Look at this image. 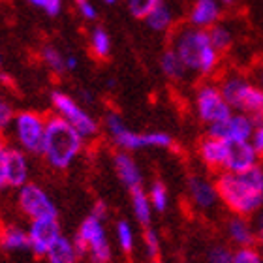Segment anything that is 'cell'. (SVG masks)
<instances>
[{
    "mask_svg": "<svg viewBox=\"0 0 263 263\" xmlns=\"http://www.w3.org/2000/svg\"><path fill=\"white\" fill-rule=\"evenodd\" d=\"M160 68L164 71L165 77H170L173 81H182V79H186L188 71L184 68V64L181 62V59L177 57V53L173 49H165L160 57Z\"/></svg>",
    "mask_w": 263,
    "mask_h": 263,
    "instance_id": "cell-24",
    "label": "cell"
},
{
    "mask_svg": "<svg viewBox=\"0 0 263 263\" xmlns=\"http://www.w3.org/2000/svg\"><path fill=\"white\" fill-rule=\"evenodd\" d=\"M88 45L94 59L105 61L111 55V38L104 27H94L88 34Z\"/></svg>",
    "mask_w": 263,
    "mask_h": 263,
    "instance_id": "cell-25",
    "label": "cell"
},
{
    "mask_svg": "<svg viewBox=\"0 0 263 263\" xmlns=\"http://www.w3.org/2000/svg\"><path fill=\"white\" fill-rule=\"evenodd\" d=\"M0 248L8 254L28 252L27 228L15 222H2L0 224Z\"/></svg>",
    "mask_w": 263,
    "mask_h": 263,
    "instance_id": "cell-20",
    "label": "cell"
},
{
    "mask_svg": "<svg viewBox=\"0 0 263 263\" xmlns=\"http://www.w3.org/2000/svg\"><path fill=\"white\" fill-rule=\"evenodd\" d=\"M222 19V6L220 0H194L190 13H188V25L196 28H211Z\"/></svg>",
    "mask_w": 263,
    "mask_h": 263,
    "instance_id": "cell-19",
    "label": "cell"
},
{
    "mask_svg": "<svg viewBox=\"0 0 263 263\" xmlns=\"http://www.w3.org/2000/svg\"><path fill=\"white\" fill-rule=\"evenodd\" d=\"M104 130L109 137V141L115 145L119 151L126 153H136V151H145V148H171L173 147V137L167 132H136L128 128L121 113L117 111H107L104 117Z\"/></svg>",
    "mask_w": 263,
    "mask_h": 263,
    "instance_id": "cell-4",
    "label": "cell"
},
{
    "mask_svg": "<svg viewBox=\"0 0 263 263\" xmlns=\"http://www.w3.org/2000/svg\"><path fill=\"white\" fill-rule=\"evenodd\" d=\"M79 68V59L76 55H66V71H76Z\"/></svg>",
    "mask_w": 263,
    "mask_h": 263,
    "instance_id": "cell-41",
    "label": "cell"
},
{
    "mask_svg": "<svg viewBox=\"0 0 263 263\" xmlns=\"http://www.w3.org/2000/svg\"><path fill=\"white\" fill-rule=\"evenodd\" d=\"M141 241H143V248H145V254H147L151 259H156L158 258L160 250H162V241H160V235L158 231L147 226V228H143V233H141Z\"/></svg>",
    "mask_w": 263,
    "mask_h": 263,
    "instance_id": "cell-30",
    "label": "cell"
},
{
    "mask_svg": "<svg viewBox=\"0 0 263 263\" xmlns=\"http://www.w3.org/2000/svg\"><path fill=\"white\" fill-rule=\"evenodd\" d=\"M6 153H8V143L4 141V137L0 136V192L6 190Z\"/></svg>",
    "mask_w": 263,
    "mask_h": 263,
    "instance_id": "cell-36",
    "label": "cell"
},
{
    "mask_svg": "<svg viewBox=\"0 0 263 263\" xmlns=\"http://www.w3.org/2000/svg\"><path fill=\"white\" fill-rule=\"evenodd\" d=\"M6 186L8 188H21L30 181V162H28V154L23 153L21 148L10 147L8 145V153H6Z\"/></svg>",
    "mask_w": 263,
    "mask_h": 263,
    "instance_id": "cell-16",
    "label": "cell"
},
{
    "mask_svg": "<svg viewBox=\"0 0 263 263\" xmlns=\"http://www.w3.org/2000/svg\"><path fill=\"white\" fill-rule=\"evenodd\" d=\"M194 109H196L197 119L205 124V126H214L230 117L233 109L230 104L226 102V98L220 92L218 83L214 81H205L196 88L194 92Z\"/></svg>",
    "mask_w": 263,
    "mask_h": 263,
    "instance_id": "cell-9",
    "label": "cell"
},
{
    "mask_svg": "<svg viewBox=\"0 0 263 263\" xmlns=\"http://www.w3.org/2000/svg\"><path fill=\"white\" fill-rule=\"evenodd\" d=\"M0 62H2V57H0Z\"/></svg>",
    "mask_w": 263,
    "mask_h": 263,
    "instance_id": "cell-49",
    "label": "cell"
},
{
    "mask_svg": "<svg viewBox=\"0 0 263 263\" xmlns=\"http://www.w3.org/2000/svg\"><path fill=\"white\" fill-rule=\"evenodd\" d=\"M79 98H81L83 104H92L94 102L92 92H88V90H79Z\"/></svg>",
    "mask_w": 263,
    "mask_h": 263,
    "instance_id": "cell-42",
    "label": "cell"
},
{
    "mask_svg": "<svg viewBox=\"0 0 263 263\" xmlns=\"http://www.w3.org/2000/svg\"><path fill=\"white\" fill-rule=\"evenodd\" d=\"M158 2L160 0H126V6L136 19H145L156 8Z\"/></svg>",
    "mask_w": 263,
    "mask_h": 263,
    "instance_id": "cell-32",
    "label": "cell"
},
{
    "mask_svg": "<svg viewBox=\"0 0 263 263\" xmlns=\"http://www.w3.org/2000/svg\"><path fill=\"white\" fill-rule=\"evenodd\" d=\"M94 263H113V261L109 259V261H94Z\"/></svg>",
    "mask_w": 263,
    "mask_h": 263,
    "instance_id": "cell-47",
    "label": "cell"
},
{
    "mask_svg": "<svg viewBox=\"0 0 263 263\" xmlns=\"http://www.w3.org/2000/svg\"><path fill=\"white\" fill-rule=\"evenodd\" d=\"M104 2H105V4H115L117 0H104Z\"/></svg>",
    "mask_w": 263,
    "mask_h": 263,
    "instance_id": "cell-45",
    "label": "cell"
},
{
    "mask_svg": "<svg viewBox=\"0 0 263 263\" xmlns=\"http://www.w3.org/2000/svg\"><path fill=\"white\" fill-rule=\"evenodd\" d=\"M207 32L211 44H213V47L218 51L220 55L226 53L233 45V32H231V28L228 25H224V23L213 25L211 28H207Z\"/></svg>",
    "mask_w": 263,
    "mask_h": 263,
    "instance_id": "cell-26",
    "label": "cell"
},
{
    "mask_svg": "<svg viewBox=\"0 0 263 263\" xmlns=\"http://www.w3.org/2000/svg\"><path fill=\"white\" fill-rule=\"evenodd\" d=\"M218 87L233 111L252 117L254 121L263 119V90L258 83L250 81L239 71H230L220 77Z\"/></svg>",
    "mask_w": 263,
    "mask_h": 263,
    "instance_id": "cell-5",
    "label": "cell"
},
{
    "mask_svg": "<svg viewBox=\"0 0 263 263\" xmlns=\"http://www.w3.org/2000/svg\"><path fill=\"white\" fill-rule=\"evenodd\" d=\"M51 107H53V115L61 117L71 128H76L87 141L100 136L102 124L98 122V119L88 109H85L81 102L73 98L71 94L64 92V90H53L51 92Z\"/></svg>",
    "mask_w": 263,
    "mask_h": 263,
    "instance_id": "cell-6",
    "label": "cell"
},
{
    "mask_svg": "<svg viewBox=\"0 0 263 263\" xmlns=\"http://www.w3.org/2000/svg\"><path fill=\"white\" fill-rule=\"evenodd\" d=\"M27 2L49 17H57L62 11V0H27Z\"/></svg>",
    "mask_w": 263,
    "mask_h": 263,
    "instance_id": "cell-35",
    "label": "cell"
},
{
    "mask_svg": "<svg viewBox=\"0 0 263 263\" xmlns=\"http://www.w3.org/2000/svg\"><path fill=\"white\" fill-rule=\"evenodd\" d=\"M186 194L188 199L197 211L207 213L218 203V192H216V184L211 181L209 177L203 175H190L186 181Z\"/></svg>",
    "mask_w": 263,
    "mask_h": 263,
    "instance_id": "cell-14",
    "label": "cell"
},
{
    "mask_svg": "<svg viewBox=\"0 0 263 263\" xmlns=\"http://www.w3.org/2000/svg\"><path fill=\"white\" fill-rule=\"evenodd\" d=\"M45 124L47 117L32 109L15 111V117L11 121L10 134L17 148L28 156H40L44 148Z\"/></svg>",
    "mask_w": 263,
    "mask_h": 263,
    "instance_id": "cell-7",
    "label": "cell"
},
{
    "mask_svg": "<svg viewBox=\"0 0 263 263\" xmlns=\"http://www.w3.org/2000/svg\"><path fill=\"white\" fill-rule=\"evenodd\" d=\"M148 263H160V261H156V259H151V261H148Z\"/></svg>",
    "mask_w": 263,
    "mask_h": 263,
    "instance_id": "cell-48",
    "label": "cell"
},
{
    "mask_svg": "<svg viewBox=\"0 0 263 263\" xmlns=\"http://www.w3.org/2000/svg\"><path fill=\"white\" fill-rule=\"evenodd\" d=\"M254 228H256V245H258V248L263 252V211H259L256 214V224H254Z\"/></svg>",
    "mask_w": 263,
    "mask_h": 263,
    "instance_id": "cell-40",
    "label": "cell"
},
{
    "mask_svg": "<svg viewBox=\"0 0 263 263\" xmlns=\"http://www.w3.org/2000/svg\"><path fill=\"white\" fill-rule=\"evenodd\" d=\"M13 117H15V109L11 107L8 100L0 96V136H4L6 132H10Z\"/></svg>",
    "mask_w": 263,
    "mask_h": 263,
    "instance_id": "cell-34",
    "label": "cell"
},
{
    "mask_svg": "<svg viewBox=\"0 0 263 263\" xmlns=\"http://www.w3.org/2000/svg\"><path fill=\"white\" fill-rule=\"evenodd\" d=\"M233 263H263V252L258 247H242L233 250Z\"/></svg>",
    "mask_w": 263,
    "mask_h": 263,
    "instance_id": "cell-31",
    "label": "cell"
},
{
    "mask_svg": "<svg viewBox=\"0 0 263 263\" xmlns=\"http://www.w3.org/2000/svg\"><path fill=\"white\" fill-rule=\"evenodd\" d=\"M143 21L147 23V27L154 32H165V30H170L173 27V21H175V17H173V11L167 4H165L164 0H160L156 8H154L151 13H148Z\"/></svg>",
    "mask_w": 263,
    "mask_h": 263,
    "instance_id": "cell-23",
    "label": "cell"
},
{
    "mask_svg": "<svg viewBox=\"0 0 263 263\" xmlns=\"http://www.w3.org/2000/svg\"><path fill=\"white\" fill-rule=\"evenodd\" d=\"M197 158L207 170L220 173L224 171L226 165V154H228V141L220 139V137L207 134L205 137L199 139L197 143Z\"/></svg>",
    "mask_w": 263,
    "mask_h": 263,
    "instance_id": "cell-15",
    "label": "cell"
},
{
    "mask_svg": "<svg viewBox=\"0 0 263 263\" xmlns=\"http://www.w3.org/2000/svg\"><path fill=\"white\" fill-rule=\"evenodd\" d=\"M148 201L153 205L154 213H165L170 207V192L162 181H154L147 190Z\"/></svg>",
    "mask_w": 263,
    "mask_h": 263,
    "instance_id": "cell-28",
    "label": "cell"
},
{
    "mask_svg": "<svg viewBox=\"0 0 263 263\" xmlns=\"http://www.w3.org/2000/svg\"><path fill=\"white\" fill-rule=\"evenodd\" d=\"M85 145H87V139L76 128H71L68 122L62 121L61 117H47L44 148L40 156L51 170L68 171L83 154Z\"/></svg>",
    "mask_w": 263,
    "mask_h": 263,
    "instance_id": "cell-3",
    "label": "cell"
},
{
    "mask_svg": "<svg viewBox=\"0 0 263 263\" xmlns=\"http://www.w3.org/2000/svg\"><path fill=\"white\" fill-rule=\"evenodd\" d=\"M90 214H94L96 218H100V220H107L109 218V207H107V203L105 201H96L94 203V207H92V211H90Z\"/></svg>",
    "mask_w": 263,
    "mask_h": 263,
    "instance_id": "cell-39",
    "label": "cell"
},
{
    "mask_svg": "<svg viewBox=\"0 0 263 263\" xmlns=\"http://www.w3.org/2000/svg\"><path fill=\"white\" fill-rule=\"evenodd\" d=\"M250 141H252V145L259 153V156H263V119L261 121H256V128H254V134Z\"/></svg>",
    "mask_w": 263,
    "mask_h": 263,
    "instance_id": "cell-37",
    "label": "cell"
},
{
    "mask_svg": "<svg viewBox=\"0 0 263 263\" xmlns=\"http://www.w3.org/2000/svg\"><path fill=\"white\" fill-rule=\"evenodd\" d=\"M220 2H222V4H226V6H231L235 0H220Z\"/></svg>",
    "mask_w": 263,
    "mask_h": 263,
    "instance_id": "cell-44",
    "label": "cell"
},
{
    "mask_svg": "<svg viewBox=\"0 0 263 263\" xmlns=\"http://www.w3.org/2000/svg\"><path fill=\"white\" fill-rule=\"evenodd\" d=\"M130 203H132V211H134V216H136L137 224L147 228L153 222V205L148 201L147 190L143 186L134 188L130 190Z\"/></svg>",
    "mask_w": 263,
    "mask_h": 263,
    "instance_id": "cell-22",
    "label": "cell"
},
{
    "mask_svg": "<svg viewBox=\"0 0 263 263\" xmlns=\"http://www.w3.org/2000/svg\"><path fill=\"white\" fill-rule=\"evenodd\" d=\"M83 2H87V0H76V6H79V4H83Z\"/></svg>",
    "mask_w": 263,
    "mask_h": 263,
    "instance_id": "cell-46",
    "label": "cell"
},
{
    "mask_svg": "<svg viewBox=\"0 0 263 263\" xmlns=\"http://www.w3.org/2000/svg\"><path fill=\"white\" fill-rule=\"evenodd\" d=\"M76 242L77 250L83 256L94 261H109L113 258V250H111V242L107 237L104 220L96 218L94 214H88L83 218V222L77 228L76 237H71Z\"/></svg>",
    "mask_w": 263,
    "mask_h": 263,
    "instance_id": "cell-8",
    "label": "cell"
},
{
    "mask_svg": "<svg viewBox=\"0 0 263 263\" xmlns=\"http://www.w3.org/2000/svg\"><path fill=\"white\" fill-rule=\"evenodd\" d=\"M254 128H256V121L252 117L239 113V111H231L230 117H226L222 122L209 126V134L224 141H250Z\"/></svg>",
    "mask_w": 263,
    "mask_h": 263,
    "instance_id": "cell-12",
    "label": "cell"
},
{
    "mask_svg": "<svg viewBox=\"0 0 263 263\" xmlns=\"http://www.w3.org/2000/svg\"><path fill=\"white\" fill-rule=\"evenodd\" d=\"M218 201L231 214L252 218L263 211V165L242 173L220 171L214 179Z\"/></svg>",
    "mask_w": 263,
    "mask_h": 263,
    "instance_id": "cell-1",
    "label": "cell"
},
{
    "mask_svg": "<svg viewBox=\"0 0 263 263\" xmlns=\"http://www.w3.org/2000/svg\"><path fill=\"white\" fill-rule=\"evenodd\" d=\"M113 170H115L119 181L128 188V190H134V188L143 186V171L139 167L132 153L126 151H119L113 156Z\"/></svg>",
    "mask_w": 263,
    "mask_h": 263,
    "instance_id": "cell-17",
    "label": "cell"
},
{
    "mask_svg": "<svg viewBox=\"0 0 263 263\" xmlns=\"http://www.w3.org/2000/svg\"><path fill=\"white\" fill-rule=\"evenodd\" d=\"M115 237H117V245L121 248V252L124 256H130L136 248V231L132 228V224L128 220H119L115 224Z\"/></svg>",
    "mask_w": 263,
    "mask_h": 263,
    "instance_id": "cell-27",
    "label": "cell"
},
{
    "mask_svg": "<svg viewBox=\"0 0 263 263\" xmlns=\"http://www.w3.org/2000/svg\"><path fill=\"white\" fill-rule=\"evenodd\" d=\"M42 61L55 76L66 73V55L55 45H44L42 47Z\"/></svg>",
    "mask_w": 263,
    "mask_h": 263,
    "instance_id": "cell-29",
    "label": "cell"
},
{
    "mask_svg": "<svg viewBox=\"0 0 263 263\" xmlns=\"http://www.w3.org/2000/svg\"><path fill=\"white\" fill-rule=\"evenodd\" d=\"M44 259L47 263H79L81 261V254L77 250L73 239L61 235L59 241L49 248V252L45 254Z\"/></svg>",
    "mask_w": 263,
    "mask_h": 263,
    "instance_id": "cell-21",
    "label": "cell"
},
{
    "mask_svg": "<svg viewBox=\"0 0 263 263\" xmlns=\"http://www.w3.org/2000/svg\"><path fill=\"white\" fill-rule=\"evenodd\" d=\"M77 10H79V13H81L83 19H87V21H94V19L98 17V11H96V8H94V4L90 2V0L79 4L77 6Z\"/></svg>",
    "mask_w": 263,
    "mask_h": 263,
    "instance_id": "cell-38",
    "label": "cell"
},
{
    "mask_svg": "<svg viewBox=\"0 0 263 263\" xmlns=\"http://www.w3.org/2000/svg\"><path fill=\"white\" fill-rule=\"evenodd\" d=\"M259 153L252 141H228V154H226L224 171L242 173L259 165Z\"/></svg>",
    "mask_w": 263,
    "mask_h": 263,
    "instance_id": "cell-13",
    "label": "cell"
},
{
    "mask_svg": "<svg viewBox=\"0 0 263 263\" xmlns=\"http://www.w3.org/2000/svg\"><path fill=\"white\" fill-rule=\"evenodd\" d=\"M226 235L235 248L256 247V228L247 216L231 214L226 222Z\"/></svg>",
    "mask_w": 263,
    "mask_h": 263,
    "instance_id": "cell-18",
    "label": "cell"
},
{
    "mask_svg": "<svg viewBox=\"0 0 263 263\" xmlns=\"http://www.w3.org/2000/svg\"><path fill=\"white\" fill-rule=\"evenodd\" d=\"M258 85L263 90V68H259V71H258Z\"/></svg>",
    "mask_w": 263,
    "mask_h": 263,
    "instance_id": "cell-43",
    "label": "cell"
},
{
    "mask_svg": "<svg viewBox=\"0 0 263 263\" xmlns=\"http://www.w3.org/2000/svg\"><path fill=\"white\" fill-rule=\"evenodd\" d=\"M15 205L21 211L23 216L28 220L47 218V216H59V209L53 197L44 186L28 181L15 192Z\"/></svg>",
    "mask_w": 263,
    "mask_h": 263,
    "instance_id": "cell-10",
    "label": "cell"
},
{
    "mask_svg": "<svg viewBox=\"0 0 263 263\" xmlns=\"http://www.w3.org/2000/svg\"><path fill=\"white\" fill-rule=\"evenodd\" d=\"M207 263H233V250L226 245H214L209 248Z\"/></svg>",
    "mask_w": 263,
    "mask_h": 263,
    "instance_id": "cell-33",
    "label": "cell"
},
{
    "mask_svg": "<svg viewBox=\"0 0 263 263\" xmlns=\"http://www.w3.org/2000/svg\"><path fill=\"white\" fill-rule=\"evenodd\" d=\"M171 49L181 59L188 73L209 79L220 66V53L213 47L205 28L182 25L171 34Z\"/></svg>",
    "mask_w": 263,
    "mask_h": 263,
    "instance_id": "cell-2",
    "label": "cell"
},
{
    "mask_svg": "<svg viewBox=\"0 0 263 263\" xmlns=\"http://www.w3.org/2000/svg\"><path fill=\"white\" fill-rule=\"evenodd\" d=\"M27 233H28V252L34 254L36 258H45V254L49 252V248L62 235L59 216L30 220Z\"/></svg>",
    "mask_w": 263,
    "mask_h": 263,
    "instance_id": "cell-11",
    "label": "cell"
}]
</instances>
